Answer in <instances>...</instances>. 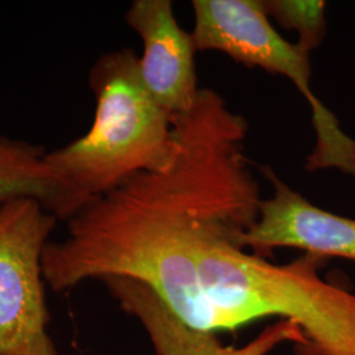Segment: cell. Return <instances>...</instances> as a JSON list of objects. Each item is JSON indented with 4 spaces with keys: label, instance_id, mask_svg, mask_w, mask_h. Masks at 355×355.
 <instances>
[{
    "label": "cell",
    "instance_id": "obj_1",
    "mask_svg": "<svg viewBox=\"0 0 355 355\" xmlns=\"http://www.w3.org/2000/svg\"><path fill=\"white\" fill-rule=\"evenodd\" d=\"M261 200L248 191L186 208L142 283L191 329L216 334L280 318L304 334L297 355H355V293L321 278L325 258L305 253L275 265L240 243Z\"/></svg>",
    "mask_w": 355,
    "mask_h": 355
},
{
    "label": "cell",
    "instance_id": "obj_2",
    "mask_svg": "<svg viewBox=\"0 0 355 355\" xmlns=\"http://www.w3.org/2000/svg\"><path fill=\"white\" fill-rule=\"evenodd\" d=\"M96 112L89 132L45 154L61 187L57 220H70L87 204L141 173L165 170L174 154V120L144 87L132 49L104 54L91 69Z\"/></svg>",
    "mask_w": 355,
    "mask_h": 355
},
{
    "label": "cell",
    "instance_id": "obj_3",
    "mask_svg": "<svg viewBox=\"0 0 355 355\" xmlns=\"http://www.w3.org/2000/svg\"><path fill=\"white\" fill-rule=\"evenodd\" d=\"M198 51L228 54L249 67L287 76L312 111L316 144L305 170L336 167L355 175V140L343 133L337 119L311 87L309 53L286 41L272 26L259 0H193Z\"/></svg>",
    "mask_w": 355,
    "mask_h": 355
},
{
    "label": "cell",
    "instance_id": "obj_4",
    "mask_svg": "<svg viewBox=\"0 0 355 355\" xmlns=\"http://www.w3.org/2000/svg\"><path fill=\"white\" fill-rule=\"evenodd\" d=\"M55 223L33 199L0 207V355H57L42 271Z\"/></svg>",
    "mask_w": 355,
    "mask_h": 355
},
{
    "label": "cell",
    "instance_id": "obj_5",
    "mask_svg": "<svg viewBox=\"0 0 355 355\" xmlns=\"http://www.w3.org/2000/svg\"><path fill=\"white\" fill-rule=\"evenodd\" d=\"M125 20L142 40L141 82L153 101L173 120L187 114L200 92L192 33L178 24L170 0H136Z\"/></svg>",
    "mask_w": 355,
    "mask_h": 355
},
{
    "label": "cell",
    "instance_id": "obj_6",
    "mask_svg": "<svg viewBox=\"0 0 355 355\" xmlns=\"http://www.w3.org/2000/svg\"><path fill=\"white\" fill-rule=\"evenodd\" d=\"M272 196L262 199L253 225L240 243L265 257L277 248H295L321 258L355 261V220L325 211L284 183L270 167H262Z\"/></svg>",
    "mask_w": 355,
    "mask_h": 355
},
{
    "label": "cell",
    "instance_id": "obj_7",
    "mask_svg": "<svg viewBox=\"0 0 355 355\" xmlns=\"http://www.w3.org/2000/svg\"><path fill=\"white\" fill-rule=\"evenodd\" d=\"M103 283L124 312L139 318L152 340L155 355H267L284 343H295L296 353L304 347L305 337L300 327L286 320L267 327L245 346H224L215 333L191 329L180 322L140 282L108 278Z\"/></svg>",
    "mask_w": 355,
    "mask_h": 355
},
{
    "label": "cell",
    "instance_id": "obj_8",
    "mask_svg": "<svg viewBox=\"0 0 355 355\" xmlns=\"http://www.w3.org/2000/svg\"><path fill=\"white\" fill-rule=\"evenodd\" d=\"M45 154L38 146L0 136V207L17 199H33L55 217L61 187Z\"/></svg>",
    "mask_w": 355,
    "mask_h": 355
},
{
    "label": "cell",
    "instance_id": "obj_9",
    "mask_svg": "<svg viewBox=\"0 0 355 355\" xmlns=\"http://www.w3.org/2000/svg\"><path fill=\"white\" fill-rule=\"evenodd\" d=\"M268 17L299 36L296 42L305 51L318 48L325 35V3L300 0H268L263 1Z\"/></svg>",
    "mask_w": 355,
    "mask_h": 355
}]
</instances>
